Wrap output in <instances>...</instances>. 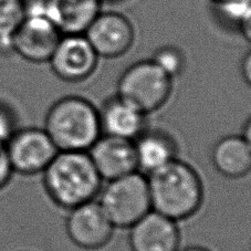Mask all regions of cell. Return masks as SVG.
Listing matches in <instances>:
<instances>
[{
	"instance_id": "18",
	"label": "cell",
	"mask_w": 251,
	"mask_h": 251,
	"mask_svg": "<svg viewBox=\"0 0 251 251\" xmlns=\"http://www.w3.org/2000/svg\"><path fill=\"white\" fill-rule=\"evenodd\" d=\"M157 64L158 68L170 75L172 79L179 75L184 70L185 57L183 51L174 46H164L155 51L151 59Z\"/></svg>"
},
{
	"instance_id": "20",
	"label": "cell",
	"mask_w": 251,
	"mask_h": 251,
	"mask_svg": "<svg viewBox=\"0 0 251 251\" xmlns=\"http://www.w3.org/2000/svg\"><path fill=\"white\" fill-rule=\"evenodd\" d=\"M14 174L15 173L12 171L9 158H8L6 145L0 144V190L9 185Z\"/></svg>"
},
{
	"instance_id": "26",
	"label": "cell",
	"mask_w": 251,
	"mask_h": 251,
	"mask_svg": "<svg viewBox=\"0 0 251 251\" xmlns=\"http://www.w3.org/2000/svg\"><path fill=\"white\" fill-rule=\"evenodd\" d=\"M102 1H118V0H102Z\"/></svg>"
},
{
	"instance_id": "19",
	"label": "cell",
	"mask_w": 251,
	"mask_h": 251,
	"mask_svg": "<svg viewBox=\"0 0 251 251\" xmlns=\"http://www.w3.org/2000/svg\"><path fill=\"white\" fill-rule=\"evenodd\" d=\"M19 126L11 109L0 103V144H5Z\"/></svg>"
},
{
	"instance_id": "11",
	"label": "cell",
	"mask_w": 251,
	"mask_h": 251,
	"mask_svg": "<svg viewBox=\"0 0 251 251\" xmlns=\"http://www.w3.org/2000/svg\"><path fill=\"white\" fill-rule=\"evenodd\" d=\"M102 0H34L25 11H41L64 34H84L102 9Z\"/></svg>"
},
{
	"instance_id": "3",
	"label": "cell",
	"mask_w": 251,
	"mask_h": 251,
	"mask_svg": "<svg viewBox=\"0 0 251 251\" xmlns=\"http://www.w3.org/2000/svg\"><path fill=\"white\" fill-rule=\"evenodd\" d=\"M43 128L59 152H88L102 135L99 109L79 95L55 101L47 112Z\"/></svg>"
},
{
	"instance_id": "2",
	"label": "cell",
	"mask_w": 251,
	"mask_h": 251,
	"mask_svg": "<svg viewBox=\"0 0 251 251\" xmlns=\"http://www.w3.org/2000/svg\"><path fill=\"white\" fill-rule=\"evenodd\" d=\"M41 175L48 197L67 211L95 201L104 184L88 152H59Z\"/></svg>"
},
{
	"instance_id": "4",
	"label": "cell",
	"mask_w": 251,
	"mask_h": 251,
	"mask_svg": "<svg viewBox=\"0 0 251 251\" xmlns=\"http://www.w3.org/2000/svg\"><path fill=\"white\" fill-rule=\"evenodd\" d=\"M115 229H128L152 210L147 177L140 172L106 181L97 198Z\"/></svg>"
},
{
	"instance_id": "17",
	"label": "cell",
	"mask_w": 251,
	"mask_h": 251,
	"mask_svg": "<svg viewBox=\"0 0 251 251\" xmlns=\"http://www.w3.org/2000/svg\"><path fill=\"white\" fill-rule=\"evenodd\" d=\"M25 0H0V48L10 49L11 39L25 17Z\"/></svg>"
},
{
	"instance_id": "25",
	"label": "cell",
	"mask_w": 251,
	"mask_h": 251,
	"mask_svg": "<svg viewBox=\"0 0 251 251\" xmlns=\"http://www.w3.org/2000/svg\"><path fill=\"white\" fill-rule=\"evenodd\" d=\"M211 1L214 2V5H217V3H223V2H226V1H229V0H211Z\"/></svg>"
},
{
	"instance_id": "1",
	"label": "cell",
	"mask_w": 251,
	"mask_h": 251,
	"mask_svg": "<svg viewBox=\"0 0 251 251\" xmlns=\"http://www.w3.org/2000/svg\"><path fill=\"white\" fill-rule=\"evenodd\" d=\"M146 177L152 210L176 223L194 217L204 204L205 187L201 175L179 158Z\"/></svg>"
},
{
	"instance_id": "8",
	"label": "cell",
	"mask_w": 251,
	"mask_h": 251,
	"mask_svg": "<svg viewBox=\"0 0 251 251\" xmlns=\"http://www.w3.org/2000/svg\"><path fill=\"white\" fill-rule=\"evenodd\" d=\"M66 230L69 239L77 248L95 251L110 244L115 227L95 199L68 211Z\"/></svg>"
},
{
	"instance_id": "12",
	"label": "cell",
	"mask_w": 251,
	"mask_h": 251,
	"mask_svg": "<svg viewBox=\"0 0 251 251\" xmlns=\"http://www.w3.org/2000/svg\"><path fill=\"white\" fill-rule=\"evenodd\" d=\"M128 245L131 251H179L178 223L151 210L128 228Z\"/></svg>"
},
{
	"instance_id": "6",
	"label": "cell",
	"mask_w": 251,
	"mask_h": 251,
	"mask_svg": "<svg viewBox=\"0 0 251 251\" xmlns=\"http://www.w3.org/2000/svg\"><path fill=\"white\" fill-rule=\"evenodd\" d=\"M6 151L12 171L23 176L41 175L59 153L46 129L38 126L17 128Z\"/></svg>"
},
{
	"instance_id": "9",
	"label": "cell",
	"mask_w": 251,
	"mask_h": 251,
	"mask_svg": "<svg viewBox=\"0 0 251 251\" xmlns=\"http://www.w3.org/2000/svg\"><path fill=\"white\" fill-rule=\"evenodd\" d=\"M98 62L99 55L84 34H64L48 63L60 80L77 83L93 75Z\"/></svg>"
},
{
	"instance_id": "23",
	"label": "cell",
	"mask_w": 251,
	"mask_h": 251,
	"mask_svg": "<svg viewBox=\"0 0 251 251\" xmlns=\"http://www.w3.org/2000/svg\"><path fill=\"white\" fill-rule=\"evenodd\" d=\"M241 136L244 137V140L247 142V144H248L251 149V115L249 116V119L246 121L244 128H242Z\"/></svg>"
},
{
	"instance_id": "24",
	"label": "cell",
	"mask_w": 251,
	"mask_h": 251,
	"mask_svg": "<svg viewBox=\"0 0 251 251\" xmlns=\"http://www.w3.org/2000/svg\"><path fill=\"white\" fill-rule=\"evenodd\" d=\"M179 251H211V250L202 246H188V247H185V248H180Z\"/></svg>"
},
{
	"instance_id": "14",
	"label": "cell",
	"mask_w": 251,
	"mask_h": 251,
	"mask_svg": "<svg viewBox=\"0 0 251 251\" xmlns=\"http://www.w3.org/2000/svg\"><path fill=\"white\" fill-rule=\"evenodd\" d=\"M137 171L149 176L178 158L179 146L175 136L161 127H147L133 141Z\"/></svg>"
},
{
	"instance_id": "22",
	"label": "cell",
	"mask_w": 251,
	"mask_h": 251,
	"mask_svg": "<svg viewBox=\"0 0 251 251\" xmlns=\"http://www.w3.org/2000/svg\"><path fill=\"white\" fill-rule=\"evenodd\" d=\"M240 70L242 79L246 82V84L251 88V49L242 58Z\"/></svg>"
},
{
	"instance_id": "10",
	"label": "cell",
	"mask_w": 251,
	"mask_h": 251,
	"mask_svg": "<svg viewBox=\"0 0 251 251\" xmlns=\"http://www.w3.org/2000/svg\"><path fill=\"white\" fill-rule=\"evenodd\" d=\"M99 58L116 59L126 54L134 45L135 30L122 14L100 12L84 32Z\"/></svg>"
},
{
	"instance_id": "21",
	"label": "cell",
	"mask_w": 251,
	"mask_h": 251,
	"mask_svg": "<svg viewBox=\"0 0 251 251\" xmlns=\"http://www.w3.org/2000/svg\"><path fill=\"white\" fill-rule=\"evenodd\" d=\"M237 27L239 29L242 37L245 38V40L248 41L251 45V1L249 6L247 7L245 14L241 17Z\"/></svg>"
},
{
	"instance_id": "13",
	"label": "cell",
	"mask_w": 251,
	"mask_h": 251,
	"mask_svg": "<svg viewBox=\"0 0 251 251\" xmlns=\"http://www.w3.org/2000/svg\"><path fill=\"white\" fill-rule=\"evenodd\" d=\"M88 154L103 183L138 172L133 141L101 135Z\"/></svg>"
},
{
	"instance_id": "16",
	"label": "cell",
	"mask_w": 251,
	"mask_h": 251,
	"mask_svg": "<svg viewBox=\"0 0 251 251\" xmlns=\"http://www.w3.org/2000/svg\"><path fill=\"white\" fill-rule=\"evenodd\" d=\"M216 172L228 179H240L251 173V149L240 135H226L215 143L210 153Z\"/></svg>"
},
{
	"instance_id": "5",
	"label": "cell",
	"mask_w": 251,
	"mask_h": 251,
	"mask_svg": "<svg viewBox=\"0 0 251 251\" xmlns=\"http://www.w3.org/2000/svg\"><path fill=\"white\" fill-rule=\"evenodd\" d=\"M173 80L153 60H143L122 73L116 95L150 115L168 102L173 92Z\"/></svg>"
},
{
	"instance_id": "7",
	"label": "cell",
	"mask_w": 251,
	"mask_h": 251,
	"mask_svg": "<svg viewBox=\"0 0 251 251\" xmlns=\"http://www.w3.org/2000/svg\"><path fill=\"white\" fill-rule=\"evenodd\" d=\"M62 33L41 11H25L11 39L10 49L33 63L49 62Z\"/></svg>"
},
{
	"instance_id": "15",
	"label": "cell",
	"mask_w": 251,
	"mask_h": 251,
	"mask_svg": "<svg viewBox=\"0 0 251 251\" xmlns=\"http://www.w3.org/2000/svg\"><path fill=\"white\" fill-rule=\"evenodd\" d=\"M99 115L102 135L134 141L149 127L147 115L119 95L105 100Z\"/></svg>"
}]
</instances>
